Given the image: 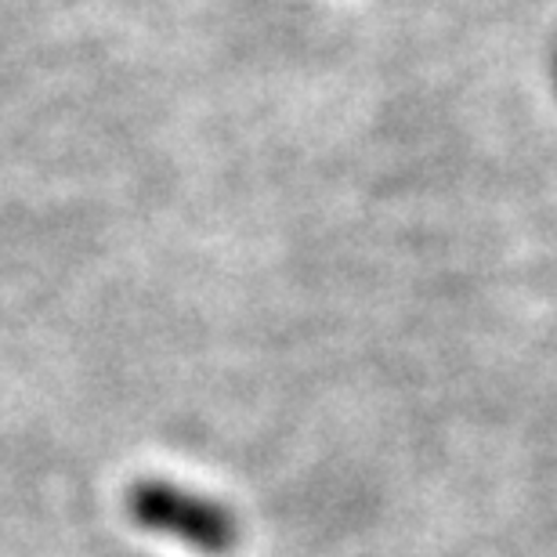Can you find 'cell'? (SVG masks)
Here are the masks:
<instances>
[{
  "mask_svg": "<svg viewBox=\"0 0 557 557\" xmlns=\"http://www.w3.org/2000/svg\"><path fill=\"white\" fill-rule=\"evenodd\" d=\"M127 510L141 529L177 540L196 554L225 557L239 547V521L228 507L196 488L174 482H138L127 493Z\"/></svg>",
  "mask_w": 557,
  "mask_h": 557,
  "instance_id": "cell-1",
  "label": "cell"
}]
</instances>
